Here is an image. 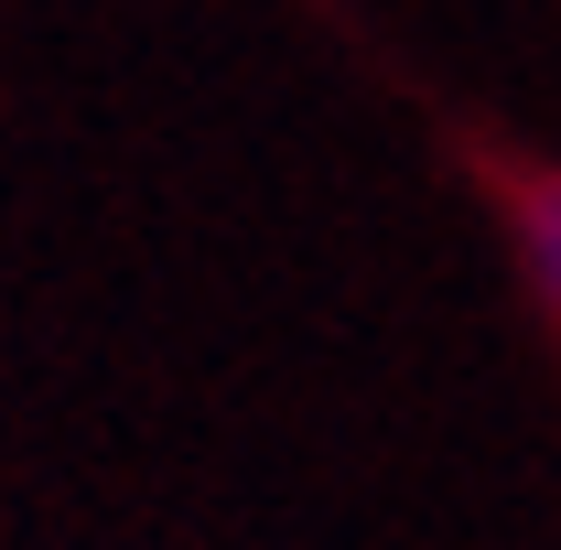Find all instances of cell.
I'll list each match as a JSON object with an SVG mask.
<instances>
[{
    "instance_id": "cell-1",
    "label": "cell",
    "mask_w": 561,
    "mask_h": 550,
    "mask_svg": "<svg viewBox=\"0 0 561 550\" xmlns=\"http://www.w3.org/2000/svg\"><path fill=\"white\" fill-rule=\"evenodd\" d=\"M518 260H529V291L561 313V184H529L518 195Z\"/></svg>"
}]
</instances>
